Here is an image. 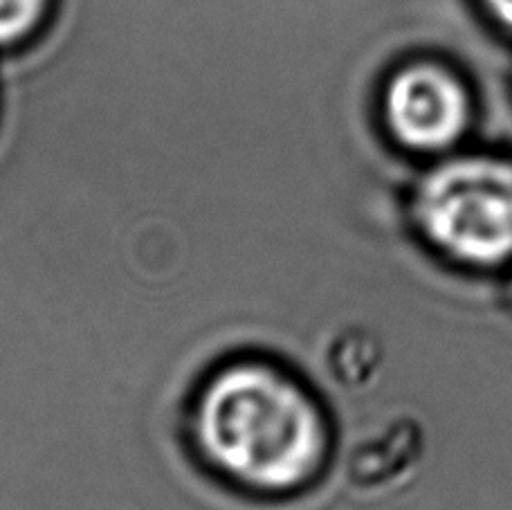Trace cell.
Listing matches in <instances>:
<instances>
[{
  "mask_svg": "<svg viewBox=\"0 0 512 510\" xmlns=\"http://www.w3.org/2000/svg\"><path fill=\"white\" fill-rule=\"evenodd\" d=\"M198 436L227 475L270 490L301 484L324 452L317 407L295 382L256 364L212 380L200 400Z\"/></svg>",
  "mask_w": 512,
  "mask_h": 510,
  "instance_id": "obj_1",
  "label": "cell"
},
{
  "mask_svg": "<svg viewBox=\"0 0 512 510\" xmlns=\"http://www.w3.org/2000/svg\"><path fill=\"white\" fill-rule=\"evenodd\" d=\"M414 214L425 239L463 266L512 261V162L492 156L445 160L420 182Z\"/></svg>",
  "mask_w": 512,
  "mask_h": 510,
  "instance_id": "obj_2",
  "label": "cell"
},
{
  "mask_svg": "<svg viewBox=\"0 0 512 510\" xmlns=\"http://www.w3.org/2000/svg\"><path fill=\"white\" fill-rule=\"evenodd\" d=\"M470 115V95L461 79L436 63L402 68L384 93L389 131L420 153L450 149L468 129Z\"/></svg>",
  "mask_w": 512,
  "mask_h": 510,
  "instance_id": "obj_3",
  "label": "cell"
},
{
  "mask_svg": "<svg viewBox=\"0 0 512 510\" xmlns=\"http://www.w3.org/2000/svg\"><path fill=\"white\" fill-rule=\"evenodd\" d=\"M52 0H0V48L25 41L45 21Z\"/></svg>",
  "mask_w": 512,
  "mask_h": 510,
  "instance_id": "obj_4",
  "label": "cell"
},
{
  "mask_svg": "<svg viewBox=\"0 0 512 510\" xmlns=\"http://www.w3.org/2000/svg\"><path fill=\"white\" fill-rule=\"evenodd\" d=\"M497 21L512 32V0H483Z\"/></svg>",
  "mask_w": 512,
  "mask_h": 510,
  "instance_id": "obj_5",
  "label": "cell"
}]
</instances>
